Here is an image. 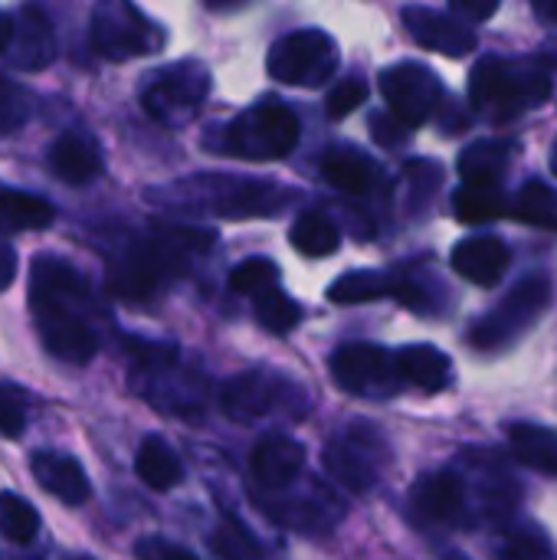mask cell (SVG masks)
Wrapping results in <instances>:
<instances>
[{"label":"cell","instance_id":"obj_7","mask_svg":"<svg viewBox=\"0 0 557 560\" xmlns=\"http://www.w3.org/2000/svg\"><path fill=\"white\" fill-rule=\"evenodd\" d=\"M338 43L325 30H295L272 43L266 69L276 82L318 89L338 72Z\"/></svg>","mask_w":557,"mask_h":560},{"label":"cell","instance_id":"obj_12","mask_svg":"<svg viewBox=\"0 0 557 560\" xmlns=\"http://www.w3.org/2000/svg\"><path fill=\"white\" fill-rule=\"evenodd\" d=\"M332 377L341 390L355 397H371V400H387L404 387L394 354L364 341L345 345L332 354Z\"/></svg>","mask_w":557,"mask_h":560},{"label":"cell","instance_id":"obj_31","mask_svg":"<svg viewBox=\"0 0 557 560\" xmlns=\"http://www.w3.org/2000/svg\"><path fill=\"white\" fill-rule=\"evenodd\" d=\"M492 558L496 560H555L552 541L545 538V532H538L535 525H515L506 528L499 535V541L492 545Z\"/></svg>","mask_w":557,"mask_h":560},{"label":"cell","instance_id":"obj_30","mask_svg":"<svg viewBox=\"0 0 557 560\" xmlns=\"http://www.w3.org/2000/svg\"><path fill=\"white\" fill-rule=\"evenodd\" d=\"M453 213L463 223H489L509 213L502 187H479V184H463L453 194Z\"/></svg>","mask_w":557,"mask_h":560},{"label":"cell","instance_id":"obj_33","mask_svg":"<svg viewBox=\"0 0 557 560\" xmlns=\"http://www.w3.org/2000/svg\"><path fill=\"white\" fill-rule=\"evenodd\" d=\"M39 532L36 509L16 492H0V535L13 545H30Z\"/></svg>","mask_w":557,"mask_h":560},{"label":"cell","instance_id":"obj_37","mask_svg":"<svg viewBox=\"0 0 557 560\" xmlns=\"http://www.w3.org/2000/svg\"><path fill=\"white\" fill-rule=\"evenodd\" d=\"M135 555L138 560H197L190 551L171 545V541H161V538H144L135 545Z\"/></svg>","mask_w":557,"mask_h":560},{"label":"cell","instance_id":"obj_41","mask_svg":"<svg viewBox=\"0 0 557 560\" xmlns=\"http://www.w3.org/2000/svg\"><path fill=\"white\" fill-rule=\"evenodd\" d=\"M13 276H16V253H13V246H7L0 240V292L10 289Z\"/></svg>","mask_w":557,"mask_h":560},{"label":"cell","instance_id":"obj_44","mask_svg":"<svg viewBox=\"0 0 557 560\" xmlns=\"http://www.w3.org/2000/svg\"><path fill=\"white\" fill-rule=\"evenodd\" d=\"M440 560H469V558H466L463 551H443V555H440Z\"/></svg>","mask_w":557,"mask_h":560},{"label":"cell","instance_id":"obj_3","mask_svg":"<svg viewBox=\"0 0 557 560\" xmlns=\"http://www.w3.org/2000/svg\"><path fill=\"white\" fill-rule=\"evenodd\" d=\"M552 66L542 56H483L469 72V102L489 121H512L552 98Z\"/></svg>","mask_w":557,"mask_h":560},{"label":"cell","instance_id":"obj_4","mask_svg":"<svg viewBox=\"0 0 557 560\" xmlns=\"http://www.w3.org/2000/svg\"><path fill=\"white\" fill-rule=\"evenodd\" d=\"M552 279L535 272L525 276L489 315H483L473 331H469V345L479 351H506L509 345H515L519 338H525L535 322L548 312L552 305Z\"/></svg>","mask_w":557,"mask_h":560},{"label":"cell","instance_id":"obj_9","mask_svg":"<svg viewBox=\"0 0 557 560\" xmlns=\"http://www.w3.org/2000/svg\"><path fill=\"white\" fill-rule=\"evenodd\" d=\"M194 203H204L223 220H246V217H266L279 213L289 203V190L269 180L256 177H197L190 184Z\"/></svg>","mask_w":557,"mask_h":560},{"label":"cell","instance_id":"obj_17","mask_svg":"<svg viewBox=\"0 0 557 560\" xmlns=\"http://www.w3.org/2000/svg\"><path fill=\"white\" fill-rule=\"evenodd\" d=\"M450 262H453L456 276H463L473 285L489 289V285L502 282V276L509 272L512 253L499 236H469V240L456 243Z\"/></svg>","mask_w":557,"mask_h":560},{"label":"cell","instance_id":"obj_29","mask_svg":"<svg viewBox=\"0 0 557 560\" xmlns=\"http://www.w3.org/2000/svg\"><path fill=\"white\" fill-rule=\"evenodd\" d=\"M509 213L529 226H542V230L557 233V190L545 180H529L515 194Z\"/></svg>","mask_w":557,"mask_h":560},{"label":"cell","instance_id":"obj_10","mask_svg":"<svg viewBox=\"0 0 557 560\" xmlns=\"http://www.w3.org/2000/svg\"><path fill=\"white\" fill-rule=\"evenodd\" d=\"M387 466V443L368 423H355L341 430L325 450V469L348 492H371L378 486L381 469Z\"/></svg>","mask_w":557,"mask_h":560},{"label":"cell","instance_id":"obj_26","mask_svg":"<svg viewBox=\"0 0 557 560\" xmlns=\"http://www.w3.org/2000/svg\"><path fill=\"white\" fill-rule=\"evenodd\" d=\"M509 440H512L519 463H525L538 472L557 476V433L535 427V423H515V427H509Z\"/></svg>","mask_w":557,"mask_h":560},{"label":"cell","instance_id":"obj_24","mask_svg":"<svg viewBox=\"0 0 557 560\" xmlns=\"http://www.w3.org/2000/svg\"><path fill=\"white\" fill-rule=\"evenodd\" d=\"M135 472H138V479H141L148 489H154V492L174 489V486L181 482V476H184L177 453H174L161 436H148V440L138 446Z\"/></svg>","mask_w":557,"mask_h":560},{"label":"cell","instance_id":"obj_25","mask_svg":"<svg viewBox=\"0 0 557 560\" xmlns=\"http://www.w3.org/2000/svg\"><path fill=\"white\" fill-rule=\"evenodd\" d=\"M53 223V207L43 197L23 194V190H3L0 194V236L26 233V230H46Z\"/></svg>","mask_w":557,"mask_h":560},{"label":"cell","instance_id":"obj_45","mask_svg":"<svg viewBox=\"0 0 557 560\" xmlns=\"http://www.w3.org/2000/svg\"><path fill=\"white\" fill-rule=\"evenodd\" d=\"M552 167H555V174H557V148H555V158H552Z\"/></svg>","mask_w":557,"mask_h":560},{"label":"cell","instance_id":"obj_5","mask_svg":"<svg viewBox=\"0 0 557 560\" xmlns=\"http://www.w3.org/2000/svg\"><path fill=\"white\" fill-rule=\"evenodd\" d=\"M299 144V118L279 98H263L230 121L223 151L246 161H279Z\"/></svg>","mask_w":557,"mask_h":560},{"label":"cell","instance_id":"obj_34","mask_svg":"<svg viewBox=\"0 0 557 560\" xmlns=\"http://www.w3.org/2000/svg\"><path fill=\"white\" fill-rule=\"evenodd\" d=\"M210 555H213V560H256L259 558V545L243 522L220 518V525L210 535Z\"/></svg>","mask_w":557,"mask_h":560},{"label":"cell","instance_id":"obj_1","mask_svg":"<svg viewBox=\"0 0 557 560\" xmlns=\"http://www.w3.org/2000/svg\"><path fill=\"white\" fill-rule=\"evenodd\" d=\"M30 305L46 351L66 364H89L98 351V338L85 318L89 282L76 266L56 256L33 262Z\"/></svg>","mask_w":557,"mask_h":560},{"label":"cell","instance_id":"obj_27","mask_svg":"<svg viewBox=\"0 0 557 560\" xmlns=\"http://www.w3.org/2000/svg\"><path fill=\"white\" fill-rule=\"evenodd\" d=\"M384 295L394 299V276H384V272H374V269L345 272L328 289V299L335 305H364V302H378Z\"/></svg>","mask_w":557,"mask_h":560},{"label":"cell","instance_id":"obj_38","mask_svg":"<svg viewBox=\"0 0 557 560\" xmlns=\"http://www.w3.org/2000/svg\"><path fill=\"white\" fill-rule=\"evenodd\" d=\"M23 427H26V413H23L20 400L10 397L7 390H0V433L13 440L23 433Z\"/></svg>","mask_w":557,"mask_h":560},{"label":"cell","instance_id":"obj_11","mask_svg":"<svg viewBox=\"0 0 557 560\" xmlns=\"http://www.w3.org/2000/svg\"><path fill=\"white\" fill-rule=\"evenodd\" d=\"M410 509L420 522L437 528H473L479 525L473 489L463 469H440L417 479L410 489Z\"/></svg>","mask_w":557,"mask_h":560},{"label":"cell","instance_id":"obj_8","mask_svg":"<svg viewBox=\"0 0 557 560\" xmlns=\"http://www.w3.org/2000/svg\"><path fill=\"white\" fill-rule=\"evenodd\" d=\"M207 92H210L207 66L197 59H181V62L154 72V79L141 92V105L164 128H181V125L194 121V115L207 102Z\"/></svg>","mask_w":557,"mask_h":560},{"label":"cell","instance_id":"obj_20","mask_svg":"<svg viewBox=\"0 0 557 560\" xmlns=\"http://www.w3.org/2000/svg\"><path fill=\"white\" fill-rule=\"evenodd\" d=\"M30 469H33L39 489L49 492L53 499H59L62 505H82L92 495V486H89V476L82 472V466L62 453H49V450L33 453Z\"/></svg>","mask_w":557,"mask_h":560},{"label":"cell","instance_id":"obj_21","mask_svg":"<svg viewBox=\"0 0 557 560\" xmlns=\"http://www.w3.org/2000/svg\"><path fill=\"white\" fill-rule=\"evenodd\" d=\"M397 374L404 387H417L423 394H440L453 381V361L433 345H410L394 354Z\"/></svg>","mask_w":557,"mask_h":560},{"label":"cell","instance_id":"obj_13","mask_svg":"<svg viewBox=\"0 0 557 560\" xmlns=\"http://www.w3.org/2000/svg\"><path fill=\"white\" fill-rule=\"evenodd\" d=\"M381 92L391 105V115L407 128L430 121L440 108L443 85L437 72L423 62H397L381 72Z\"/></svg>","mask_w":557,"mask_h":560},{"label":"cell","instance_id":"obj_18","mask_svg":"<svg viewBox=\"0 0 557 560\" xmlns=\"http://www.w3.org/2000/svg\"><path fill=\"white\" fill-rule=\"evenodd\" d=\"M302 466H305V446L289 436H266L250 459L253 479L269 492L289 489L299 479Z\"/></svg>","mask_w":557,"mask_h":560},{"label":"cell","instance_id":"obj_42","mask_svg":"<svg viewBox=\"0 0 557 560\" xmlns=\"http://www.w3.org/2000/svg\"><path fill=\"white\" fill-rule=\"evenodd\" d=\"M532 7H535L538 20H545V23L557 26V0H532Z\"/></svg>","mask_w":557,"mask_h":560},{"label":"cell","instance_id":"obj_36","mask_svg":"<svg viewBox=\"0 0 557 560\" xmlns=\"http://www.w3.org/2000/svg\"><path fill=\"white\" fill-rule=\"evenodd\" d=\"M364 98H368V82L348 75V79H341V82L325 95V112H328V118H345V115H351L355 108H361Z\"/></svg>","mask_w":557,"mask_h":560},{"label":"cell","instance_id":"obj_35","mask_svg":"<svg viewBox=\"0 0 557 560\" xmlns=\"http://www.w3.org/2000/svg\"><path fill=\"white\" fill-rule=\"evenodd\" d=\"M272 285H279V266L263 256H253L230 272V289L240 295H259Z\"/></svg>","mask_w":557,"mask_h":560},{"label":"cell","instance_id":"obj_40","mask_svg":"<svg viewBox=\"0 0 557 560\" xmlns=\"http://www.w3.org/2000/svg\"><path fill=\"white\" fill-rule=\"evenodd\" d=\"M502 0H450L453 13L463 20V23H486L496 10H499Z\"/></svg>","mask_w":557,"mask_h":560},{"label":"cell","instance_id":"obj_22","mask_svg":"<svg viewBox=\"0 0 557 560\" xmlns=\"http://www.w3.org/2000/svg\"><path fill=\"white\" fill-rule=\"evenodd\" d=\"M49 171L62 180V184H89L98 171H102V154L98 144L82 135V131H66L56 138V144L49 148Z\"/></svg>","mask_w":557,"mask_h":560},{"label":"cell","instance_id":"obj_19","mask_svg":"<svg viewBox=\"0 0 557 560\" xmlns=\"http://www.w3.org/2000/svg\"><path fill=\"white\" fill-rule=\"evenodd\" d=\"M322 174H325V180L332 187H338L341 194H351V197H364L384 180L381 164L374 158H368L364 151L351 148V144L328 148L325 158H322Z\"/></svg>","mask_w":557,"mask_h":560},{"label":"cell","instance_id":"obj_6","mask_svg":"<svg viewBox=\"0 0 557 560\" xmlns=\"http://www.w3.org/2000/svg\"><path fill=\"white\" fill-rule=\"evenodd\" d=\"M89 43L98 56L125 62L154 52L164 43V30H158L131 0H98L89 20Z\"/></svg>","mask_w":557,"mask_h":560},{"label":"cell","instance_id":"obj_39","mask_svg":"<svg viewBox=\"0 0 557 560\" xmlns=\"http://www.w3.org/2000/svg\"><path fill=\"white\" fill-rule=\"evenodd\" d=\"M371 131H374V138H378L384 148L404 144L407 135H410V128H407L404 121H397L394 115H374V118H371Z\"/></svg>","mask_w":557,"mask_h":560},{"label":"cell","instance_id":"obj_23","mask_svg":"<svg viewBox=\"0 0 557 560\" xmlns=\"http://www.w3.org/2000/svg\"><path fill=\"white\" fill-rule=\"evenodd\" d=\"M519 144L506 141V138H486L469 144L460 154V177L463 184H479V187H502L512 158H515Z\"/></svg>","mask_w":557,"mask_h":560},{"label":"cell","instance_id":"obj_28","mask_svg":"<svg viewBox=\"0 0 557 560\" xmlns=\"http://www.w3.org/2000/svg\"><path fill=\"white\" fill-rule=\"evenodd\" d=\"M292 246L302 253V256H332L338 246H341V233L335 226V220H328L325 213L318 210H305L295 223H292V233H289Z\"/></svg>","mask_w":557,"mask_h":560},{"label":"cell","instance_id":"obj_2","mask_svg":"<svg viewBox=\"0 0 557 560\" xmlns=\"http://www.w3.org/2000/svg\"><path fill=\"white\" fill-rule=\"evenodd\" d=\"M213 243V233L154 223L151 236L131 243L112 266V292L125 302H144L158 295L171 279H177L194 253H204Z\"/></svg>","mask_w":557,"mask_h":560},{"label":"cell","instance_id":"obj_43","mask_svg":"<svg viewBox=\"0 0 557 560\" xmlns=\"http://www.w3.org/2000/svg\"><path fill=\"white\" fill-rule=\"evenodd\" d=\"M7 39H10V16L0 13V52L7 49Z\"/></svg>","mask_w":557,"mask_h":560},{"label":"cell","instance_id":"obj_32","mask_svg":"<svg viewBox=\"0 0 557 560\" xmlns=\"http://www.w3.org/2000/svg\"><path fill=\"white\" fill-rule=\"evenodd\" d=\"M253 315H256V322H259L266 331H272V335H289V331L299 325L302 308H299V302L289 299L279 285H272V289L253 295Z\"/></svg>","mask_w":557,"mask_h":560},{"label":"cell","instance_id":"obj_14","mask_svg":"<svg viewBox=\"0 0 557 560\" xmlns=\"http://www.w3.org/2000/svg\"><path fill=\"white\" fill-rule=\"evenodd\" d=\"M295 384L276 377V374H236L233 381L223 384L220 390V410L230 420L240 423H253V420H266L272 413H292V397H295Z\"/></svg>","mask_w":557,"mask_h":560},{"label":"cell","instance_id":"obj_16","mask_svg":"<svg viewBox=\"0 0 557 560\" xmlns=\"http://www.w3.org/2000/svg\"><path fill=\"white\" fill-rule=\"evenodd\" d=\"M404 26L423 49H433V52H443V56H453V59L473 52L476 43H479V36H476V30L469 23H463L460 16L430 10V7H407L404 10Z\"/></svg>","mask_w":557,"mask_h":560},{"label":"cell","instance_id":"obj_15","mask_svg":"<svg viewBox=\"0 0 557 560\" xmlns=\"http://www.w3.org/2000/svg\"><path fill=\"white\" fill-rule=\"evenodd\" d=\"M7 62L20 72H39L56 59V33L49 16L26 3L16 16H10V39H7Z\"/></svg>","mask_w":557,"mask_h":560}]
</instances>
